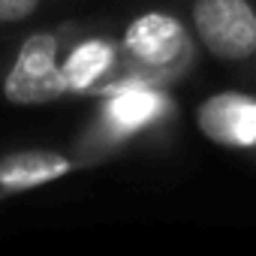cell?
I'll return each mask as SVG.
<instances>
[{"label":"cell","mask_w":256,"mask_h":256,"mask_svg":"<svg viewBox=\"0 0 256 256\" xmlns=\"http://www.w3.org/2000/svg\"><path fill=\"white\" fill-rule=\"evenodd\" d=\"M52 0H0V28H18L36 22Z\"/></svg>","instance_id":"obj_8"},{"label":"cell","mask_w":256,"mask_h":256,"mask_svg":"<svg viewBox=\"0 0 256 256\" xmlns=\"http://www.w3.org/2000/svg\"><path fill=\"white\" fill-rule=\"evenodd\" d=\"M60 76L66 84V96H100L118 82L130 78L118 34L108 28H82L70 22L60 52Z\"/></svg>","instance_id":"obj_5"},{"label":"cell","mask_w":256,"mask_h":256,"mask_svg":"<svg viewBox=\"0 0 256 256\" xmlns=\"http://www.w3.org/2000/svg\"><path fill=\"white\" fill-rule=\"evenodd\" d=\"M84 169V163L72 151L58 148H18L10 154H0V193L16 196L24 190H36L70 178L72 172Z\"/></svg>","instance_id":"obj_7"},{"label":"cell","mask_w":256,"mask_h":256,"mask_svg":"<svg viewBox=\"0 0 256 256\" xmlns=\"http://www.w3.org/2000/svg\"><path fill=\"white\" fill-rule=\"evenodd\" d=\"M196 130L217 148L256 157V84L208 94L196 112Z\"/></svg>","instance_id":"obj_6"},{"label":"cell","mask_w":256,"mask_h":256,"mask_svg":"<svg viewBox=\"0 0 256 256\" xmlns=\"http://www.w3.org/2000/svg\"><path fill=\"white\" fill-rule=\"evenodd\" d=\"M66 24L28 30L0 40V102L4 106H48L66 96L60 76V52Z\"/></svg>","instance_id":"obj_3"},{"label":"cell","mask_w":256,"mask_h":256,"mask_svg":"<svg viewBox=\"0 0 256 256\" xmlns=\"http://www.w3.org/2000/svg\"><path fill=\"white\" fill-rule=\"evenodd\" d=\"M118 46L124 54V66L136 78L175 84L187 78L202 58L187 22L181 12L169 6H142L118 30Z\"/></svg>","instance_id":"obj_2"},{"label":"cell","mask_w":256,"mask_h":256,"mask_svg":"<svg viewBox=\"0 0 256 256\" xmlns=\"http://www.w3.org/2000/svg\"><path fill=\"white\" fill-rule=\"evenodd\" d=\"M241 82H244V84H256V64H253V66L247 70V76H244Z\"/></svg>","instance_id":"obj_9"},{"label":"cell","mask_w":256,"mask_h":256,"mask_svg":"<svg viewBox=\"0 0 256 256\" xmlns=\"http://www.w3.org/2000/svg\"><path fill=\"white\" fill-rule=\"evenodd\" d=\"M187 22L202 58L238 82L256 64V0H169Z\"/></svg>","instance_id":"obj_4"},{"label":"cell","mask_w":256,"mask_h":256,"mask_svg":"<svg viewBox=\"0 0 256 256\" xmlns=\"http://www.w3.org/2000/svg\"><path fill=\"white\" fill-rule=\"evenodd\" d=\"M178 118L181 106L169 84L130 76L96 96L94 112L78 130L72 154L84 166H96L169 145L178 130Z\"/></svg>","instance_id":"obj_1"}]
</instances>
